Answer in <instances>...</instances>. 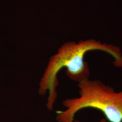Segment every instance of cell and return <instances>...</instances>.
<instances>
[{
	"instance_id": "obj_1",
	"label": "cell",
	"mask_w": 122,
	"mask_h": 122,
	"mask_svg": "<svg viewBox=\"0 0 122 122\" xmlns=\"http://www.w3.org/2000/svg\"><path fill=\"white\" fill-rule=\"evenodd\" d=\"M92 50H100L109 53L114 59V65L122 67V52L118 47L102 44L95 39L63 44L57 53L50 57L39 82V95L44 96L48 92L46 106L49 110L53 109L57 99V88L59 84L57 76L59 71L65 67L67 76L78 82L89 78L90 70L88 63L84 60V57L87 52Z\"/></svg>"
},
{
	"instance_id": "obj_2",
	"label": "cell",
	"mask_w": 122,
	"mask_h": 122,
	"mask_svg": "<svg viewBox=\"0 0 122 122\" xmlns=\"http://www.w3.org/2000/svg\"><path fill=\"white\" fill-rule=\"evenodd\" d=\"M78 86L80 97L63 101L66 109L57 113V122H73L79 110L92 108L101 111L109 122H122V91L89 78L79 82Z\"/></svg>"
},
{
	"instance_id": "obj_3",
	"label": "cell",
	"mask_w": 122,
	"mask_h": 122,
	"mask_svg": "<svg viewBox=\"0 0 122 122\" xmlns=\"http://www.w3.org/2000/svg\"><path fill=\"white\" fill-rule=\"evenodd\" d=\"M73 122H80V121H79V120H74V121ZM99 122H107V121H106V120L105 119V118H103V119H102L101 120H100V121Z\"/></svg>"
}]
</instances>
